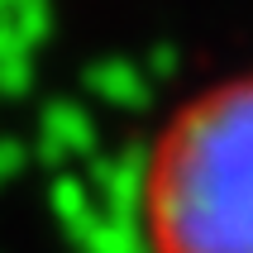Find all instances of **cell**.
Instances as JSON below:
<instances>
[{"label": "cell", "instance_id": "1", "mask_svg": "<svg viewBox=\"0 0 253 253\" xmlns=\"http://www.w3.org/2000/svg\"><path fill=\"white\" fill-rule=\"evenodd\" d=\"M139 225L148 253H253V72L206 86L158 129Z\"/></svg>", "mask_w": 253, "mask_h": 253}]
</instances>
